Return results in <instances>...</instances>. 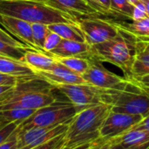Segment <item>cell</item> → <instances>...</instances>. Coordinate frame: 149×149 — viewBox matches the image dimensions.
<instances>
[{
    "label": "cell",
    "mask_w": 149,
    "mask_h": 149,
    "mask_svg": "<svg viewBox=\"0 0 149 149\" xmlns=\"http://www.w3.org/2000/svg\"><path fill=\"white\" fill-rule=\"evenodd\" d=\"M110 112L111 105L101 103L77 112L68 124L59 149H75L100 139L101 126Z\"/></svg>",
    "instance_id": "1"
},
{
    "label": "cell",
    "mask_w": 149,
    "mask_h": 149,
    "mask_svg": "<svg viewBox=\"0 0 149 149\" xmlns=\"http://www.w3.org/2000/svg\"><path fill=\"white\" fill-rule=\"evenodd\" d=\"M55 87L44 78L35 76L18 80L11 93L0 102V110L13 108L38 110L54 103Z\"/></svg>",
    "instance_id": "2"
},
{
    "label": "cell",
    "mask_w": 149,
    "mask_h": 149,
    "mask_svg": "<svg viewBox=\"0 0 149 149\" xmlns=\"http://www.w3.org/2000/svg\"><path fill=\"white\" fill-rule=\"evenodd\" d=\"M136 53L137 38L121 28H119V33L114 38L91 46V58L100 62L107 61L119 67L127 79L131 76Z\"/></svg>",
    "instance_id": "3"
},
{
    "label": "cell",
    "mask_w": 149,
    "mask_h": 149,
    "mask_svg": "<svg viewBox=\"0 0 149 149\" xmlns=\"http://www.w3.org/2000/svg\"><path fill=\"white\" fill-rule=\"evenodd\" d=\"M0 15L15 17L30 23H70L76 20L71 16L56 10L43 0H3L0 1Z\"/></svg>",
    "instance_id": "4"
},
{
    "label": "cell",
    "mask_w": 149,
    "mask_h": 149,
    "mask_svg": "<svg viewBox=\"0 0 149 149\" xmlns=\"http://www.w3.org/2000/svg\"><path fill=\"white\" fill-rule=\"evenodd\" d=\"M132 81V80H131ZM102 102L111 105V111L146 117L149 114V94L133 81L123 90H104Z\"/></svg>",
    "instance_id": "5"
},
{
    "label": "cell",
    "mask_w": 149,
    "mask_h": 149,
    "mask_svg": "<svg viewBox=\"0 0 149 149\" xmlns=\"http://www.w3.org/2000/svg\"><path fill=\"white\" fill-rule=\"evenodd\" d=\"M77 112H79V109L68 100H56L47 106L36 110L31 117L19 125V127L25 130L37 126L45 127L69 124Z\"/></svg>",
    "instance_id": "6"
},
{
    "label": "cell",
    "mask_w": 149,
    "mask_h": 149,
    "mask_svg": "<svg viewBox=\"0 0 149 149\" xmlns=\"http://www.w3.org/2000/svg\"><path fill=\"white\" fill-rule=\"evenodd\" d=\"M90 65L87 70L82 75V77L86 82L94 87L102 90H123L128 88L131 84V79L123 78L114 73L107 70L100 61L90 58Z\"/></svg>",
    "instance_id": "7"
},
{
    "label": "cell",
    "mask_w": 149,
    "mask_h": 149,
    "mask_svg": "<svg viewBox=\"0 0 149 149\" xmlns=\"http://www.w3.org/2000/svg\"><path fill=\"white\" fill-rule=\"evenodd\" d=\"M76 25L81 30L86 41L90 46L107 41L119 33V27L112 19L83 18L77 19Z\"/></svg>",
    "instance_id": "8"
},
{
    "label": "cell",
    "mask_w": 149,
    "mask_h": 149,
    "mask_svg": "<svg viewBox=\"0 0 149 149\" xmlns=\"http://www.w3.org/2000/svg\"><path fill=\"white\" fill-rule=\"evenodd\" d=\"M61 94H63L69 102L74 105L79 112L102 102V94L104 90L94 87L89 83L66 84L55 87Z\"/></svg>",
    "instance_id": "9"
},
{
    "label": "cell",
    "mask_w": 149,
    "mask_h": 149,
    "mask_svg": "<svg viewBox=\"0 0 149 149\" xmlns=\"http://www.w3.org/2000/svg\"><path fill=\"white\" fill-rule=\"evenodd\" d=\"M68 124L56 126H37L22 130L19 127L17 135V149H31L42 145L52 139L65 133Z\"/></svg>",
    "instance_id": "10"
},
{
    "label": "cell",
    "mask_w": 149,
    "mask_h": 149,
    "mask_svg": "<svg viewBox=\"0 0 149 149\" xmlns=\"http://www.w3.org/2000/svg\"><path fill=\"white\" fill-rule=\"evenodd\" d=\"M142 119L143 117L140 115H131L111 111L103 122L100 129V137L110 140L120 136L129 131Z\"/></svg>",
    "instance_id": "11"
},
{
    "label": "cell",
    "mask_w": 149,
    "mask_h": 149,
    "mask_svg": "<svg viewBox=\"0 0 149 149\" xmlns=\"http://www.w3.org/2000/svg\"><path fill=\"white\" fill-rule=\"evenodd\" d=\"M49 6L73 18L76 21L83 18H107L93 9L85 0H43Z\"/></svg>",
    "instance_id": "12"
},
{
    "label": "cell",
    "mask_w": 149,
    "mask_h": 149,
    "mask_svg": "<svg viewBox=\"0 0 149 149\" xmlns=\"http://www.w3.org/2000/svg\"><path fill=\"white\" fill-rule=\"evenodd\" d=\"M37 76L44 78L54 87L59 85H66V84H79V83H86L82 76H79L68 68L58 62V61L54 64V66L48 71H38L35 73Z\"/></svg>",
    "instance_id": "13"
},
{
    "label": "cell",
    "mask_w": 149,
    "mask_h": 149,
    "mask_svg": "<svg viewBox=\"0 0 149 149\" xmlns=\"http://www.w3.org/2000/svg\"><path fill=\"white\" fill-rule=\"evenodd\" d=\"M0 24L3 28L6 29V31L17 37L20 42L31 49L38 51L32 40L31 23L15 17L0 15Z\"/></svg>",
    "instance_id": "14"
},
{
    "label": "cell",
    "mask_w": 149,
    "mask_h": 149,
    "mask_svg": "<svg viewBox=\"0 0 149 149\" xmlns=\"http://www.w3.org/2000/svg\"><path fill=\"white\" fill-rule=\"evenodd\" d=\"M54 57H71V56H82L91 58V46L86 42H79L69 40H61L58 46L49 52Z\"/></svg>",
    "instance_id": "15"
},
{
    "label": "cell",
    "mask_w": 149,
    "mask_h": 149,
    "mask_svg": "<svg viewBox=\"0 0 149 149\" xmlns=\"http://www.w3.org/2000/svg\"><path fill=\"white\" fill-rule=\"evenodd\" d=\"M121 145L124 149L149 148V132L140 129H130L120 136L110 139Z\"/></svg>",
    "instance_id": "16"
},
{
    "label": "cell",
    "mask_w": 149,
    "mask_h": 149,
    "mask_svg": "<svg viewBox=\"0 0 149 149\" xmlns=\"http://www.w3.org/2000/svg\"><path fill=\"white\" fill-rule=\"evenodd\" d=\"M21 61L30 67L35 73L38 71L50 70L57 61L55 57L50 54L36 51L31 48L25 51Z\"/></svg>",
    "instance_id": "17"
},
{
    "label": "cell",
    "mask_w": 149,
    "mask_h": 149,
    "mask_svg": "<svg viewBox=\"0 0 149 149\" xmlns=\"http://www.w3.org/2000/svg\"><path fill=\"white\" fill-rule=\"evenodd\" d=\"M0 74L8 75L18 79L35 76V72L22 61L0 55Z\"/></svg>",
    "instance_id": "18"
},
{
    "label": "cell",
    "mask_w": 149,
    "mask_h": 149,
    "mask_svg": "<svg viewBox=\"0 0 149 149\" xmlns=\"http://www.w3.org/2000/svg\"><path fill=\"white\" fill-rule=\"evenodd\" d=\"M149 75V47L143 41L137 40V53L132 66V78H138Z\"/></svg>",
    "instance_id": "19"
},
{
    "label": "cell",
    "mask_w": 149,
    "mask_h": 149,
    "mask_svg": "<svg viewBox=\"0 0 149 149\" xmlns=\"http://www.w3.org/2000/svg\"><path fill=\"white\" fill-rule=\"evenodd\" d=\"M113 23L119 28H121L135 36L137 40H149V17L148 16L139 19H131V22L114 20Z\"/></svg>",
    "instance_id": "20"
},
{
    "label": "cell",
    "mask_w": 149,
    "mask_h": 149,
    "mask_svg": "<svg viewBox=\"0 0 149 149\" xmlns=\"http://www.w3.org/2000/svg\"><path fill=\"white\" fill-rule=\"evenodd\" d=\"M48 29L58 33L63 40L85 42L86 39L83 32L75 24L70 23H52L48 25Z\"/></svg>",
    "instance_id": "21"
},
{
    "label": "cell",
    "mask_w": 149,
    "mask_h": 149,
    "mask_svg": "<svg viewBox=\"0 0 149 149\" xmlns=\"http://www.w3.org/2000/svg\"><path fill=\"white\" fill-rule=\"evenodd\" d=\"M55 59L68 68L72 72L82 76L89 68L90 59L82 56H71V57H55Z\"/></svg>",
    "instance_id": "22"
},
{
    "label": "cell",
    "mask_w": 149,
    "mask_h": 149,
    "mask_svg": "<svg viewBox=\"0 0 149 149\" xmlns=\"http://www.w3.org/2000/svg\"><path fill=\"white\" fill-rule=\"evenodd\" d=\"M36 110L33 109H22L13 108L7 110H0V124H9L12 122H23L31 117Z\"/></svg>",
    "instance_id": "23"
},
{
    "label": "cell",
    "mask_w": 149,
    "mask_h": 149,
    "mask_svg": "<svg viewBox=\"0 0 149 149\" xmlns=\"http://www.w3.org/2000/svg\"><path fill=\"white\" fill-rule=\"evenodd\" d=\"M110 9L113 13L118 17L133 19L135 6L129 0H110Z\"/></svg>",
    "instance_id": "24"
},
{
    "label": "cell",
    "mask_w": 149,
    "mask_h": 149,
    "mask_svg": "<svg viewBox=\"0 0 149 149\" xmlns=\"http://www.w3.org/2000/svg\"><path fill=\"white\" fill-rule=\"evenodd\" d=\"M48 25L44 23H31V33L32 40L35 47L38 51H44V44L45 36L48 32Z\"/></svg>",
    "instance_id": "25"
},
{
    "label": "cell",
    "mask_w": 149,
    "mask_h": 149,
    "mask_svg": "<svg viewBox=\"0 0 149 149\" xmlns=\"http://www.w3.org/2000/svg\"><path fill=\"white\" fill-rule=\"evenodd\" d=\"M29 47H17L8 44L3 40H0V55H4L7 57L13 58L15 60L21 61L24 54Z\"/></svg>",
    "instance_id": "26"
},
{
    "label": "cell",
    "mask_w": 149,
    "mask_h": 149,
    "mask_svg": "<svg viewBox=\"0 0 149 149\" xmlns=\"http://www.w3.org/2000/svg\"><path fill=\"white\" fill-rule=\"evenodd\" d=\"M88 5H90L96 11L106 17H118L111 11L110 9V0H85Z\"/></svg>",
    "instance_id": "27"
},
{
    "label": "cell",
    "mask_w": 149,
    "mask_h": 149,
    "mask_svg": "<svg viewBox=\"0 0 149 149\" xmlns=\"http://www.w3.org/2000/svg\"><path fill=\"white\" fill-rule=\"evenodd\" d=\"M62 38L56 32L49 30L45 40V44H44V51L45 53H49L54 48H56L58 44L60 43Z\"/></svg>",
    "instance_id": "28"
},
{
    "label": "cell",
    "mask_w": 149,
    "mask_h": 149,
    "mask_svg": "<svg viewBox=\"0 0 149 149\" xmlns=\"http://www.w3.org/2000/svg\"><path fill=\"white\" fill-rule=\"evenodd\" d=\"M21 123V121H17L9 124H0V144L8 139V137L19 126Z\"/></svg>",
    "instance_id": "29"
},
{
    "label": "cell",
    "mask_w": 149,
    "mask_h": 149,
    "mask_svg": "<svg viewBox=\"0 0 149 149\" xmlns=\"http://www.w3.org/2000/svg\"><path fill=\"white\" fill-rule=\"evenodd\" d=\"M64 136H65V133L58 135L52 139L51 141L31 149H59L64 143Z\"/></svg>",
    "instance_id": "30"
},
{
    "label": "cell",
    "mask_w": 149,
    "mask_h": 149,
    "mask_svg": "<svg viewBox=\"0 0 149 149\" xmlns=\"http://www.w3.org/2000/svg\"><path fill=\"white\" fill-rule=\"evenodd\" d=\"M19 126L6 139L3 143L0 144V149H17V135Z\"/></svg>",
    "instance_id": "31"
},
{
    "label": "cell",
    "mask_w": 149,
    "mask_h": 149,
    "mask_svg": "<svg viewBox=\"0 0 149 149\" xmlns=\"http://www.w3.org/2000/svg\"><path fill=\"white\" fill-rule=\"evenodd\" d=\"M0 40H3L8 44H10V45L17 47H28L24 44L21 43L20 41H18V40H15L14 38H12L11 36H10V34L7 33V32L3 31L1 28H0Z\"/></svg>",
    "instance_id": "32"
},
{
    "label": "cell",
    "mask_w": 149,
    "mask_h": 149,
    "mask_svg": "<svg viewBox=\"0 0 149 149\" xmlns=\"http://www.w3.org/2000/svg\"><path fill=\"white\" fill-rule=\"evenodd\" d=\"M18 80H20V79L14 77V76H8V75L0 74V85H12V86H14L18 82Z\"/></svg>",
    "instance_id": "33"
},
{
    "label": "cell",
    "mask_w": 149,
    "mask_h": 149,
    "mask_svg": "<svg viewBox=\"0 0 149 149\" xmlns=\"http://www.w3.org/2000/svg\"><path fill=\"white\" fill-rule=\"evenodd\" d=\"M131 129H140V130L149 132V114L144 117L138 124L134 126Z\"/></svg>",
    "instance_id": "34"
},
{
    "label": "cell",
    "mask_w": 149,
    "mask_h": 149,
    "mask_svg": "<svg viewBox=\"0 0 149 149\" xmlns=\"http://www.w3.org/2000/svg\"><path fill=\"white\" fill-rule=\"evenodd\" d=\"M110 145H111V141L110 140L100 138L94 143V145L92 147L91 149H107Z\"/></svg>",
    "instance_id": "35"
},
{
    "label": "cell",
    "mask_w": 149,
    "mask_h": 149,
    "mask_svg": "<svg viewBox=\"0 0 149 149\" xmlns=\"http://www.w3.org/2000/svg\"><path fill=\"white\" fill-rule=\"evenodd\" d=\"M13 87L12 85H0V102L11 93Z\"/></svg>",
    "instance_id": "36"
},
{
    "label": "cell",
    "mask_w": 149,
    "mask_h": 149,
    "mask_svg": "<svg viewBox=\"0 0 149 149\" xmlns=\"http://www.w3.org/2000/svg\"><path fill=\"white\" fill-rule=\"evenodd\" d=\"M131 80L137 84L149 86V75L141 76V77H138V78H132Z\"/></svg>",
    "instance_id": "37"
},
{
    "label": "cell",
    "mask_w": 149,
    "mask_h": 149,
    "mask_svg": "<svg viewBox=\"0 0 149 149\" xmlns=\"http://www.w3.org/2000/svg\"><path fill=\"white\" fill-rule=\"evenodd\" d=\"M110 141H111V145L109 146V148L107 149H124V148L121 145L112 141V140H110Z\"/></svg>",
    "instance_id": "38"
},
{
    "label": "cell",
    "mask_w": 149,
    "mask_h": 149,
    "mask_svg": "<svg viewBox=\"0 0 149 149\" xmlns=\"http://www.w3.org/2000/svg\"><path fill=\"white\" fill-rule=\"evenodd\" d=\"M141 1L145 6V11H146L147 16L149 17V0H141Z\"/></svg>",
    "instance_id": "39"
},
{
    "label": "cell",
    "mask_w": 149,
    "mask_h": 149,
    "mask_svg": "<svg viewBox=\"0 0 149 149\" xmlns=\"http://www.w3.org/2000/svg\"><path fill=\"white\" fill-rule=\"evenodd\" d=\"M95 141V142H96ZM95 142H93V143H90V144H86V145H83V146H80V147H79V148H77L75 149H91L92 148V147L94 145V143Z\"/></svg>",
    "instance_id": "40"
},
{
    "label": "cell",
    "mask_w": 149,
    "mask_h": 149,
    "mask_svg": "<svg viewBox=\"0 0 149 149\" xmlns=\"http://www.w3.org/2000/svg\"><path fill=\"white\" fill-rule=\"evenodd\" d=\"M136 85H138L141 89H142L143 90H145L146 92H148L149 94V86H146V85H141V84H137V83H135Z\"/></svg>",
    "instance_id": "41"
},
{
    "label": "cell",
    "mask_w": 149,
    "mask_h": 149,
    "mask_svg": "<svg viewBox=\"0 0 149 149\" xmlns=\"http://www.w3.org/2000/svg\"><path fill=\"white\" fill-rule=\"evenodd\" d=\"M129 2H130L132 4H134V6H137V5H139L140 4H141V0H129Z\"/></svg>",
    "instance_id": "42"
},
{
    "label": "cell",
    "mask_w": 149,
    "mask_h": 149,
    "mask_svg": "<svg viewBox=\"0 0 149 149\" xmlns=\"http://www.w3.org/2000/svg\"><path fill=\"white\" fill-rule=\"evenodd\" d=\"M143 41H144V42H145V43H146V44H147V45L149 47V40H143Z\"/></svg>",
    "instance_id": "43"
},
{
    "label": "cell",
    "mask_w": 149,
    "mask_h": 149,
    "mask_svg": "<svg viewBox=\"0 0 149 149\" xmlns=\"http://www.w3.org/2000/svg\"><path fill=\"white\" fill-rule=\"evenodd\" d=\"M0 1H3V0H0Z\"/></svg>",
    "instance_id": "44"
},
{
    "label": "cell",
    "mask_w": 149,
    "mask_h": 149,
    "mask_svg": "<svg viewBox=\"0 0 149 149\" xmlns=\"http://www.w3.org/2000/svg\"><path fill=\"white\" fill-rule=\"evenodd\" d=\"M148 149H149V148H148Z\"/></svg>",
    "instance_id": "45"
}]
</instances>
